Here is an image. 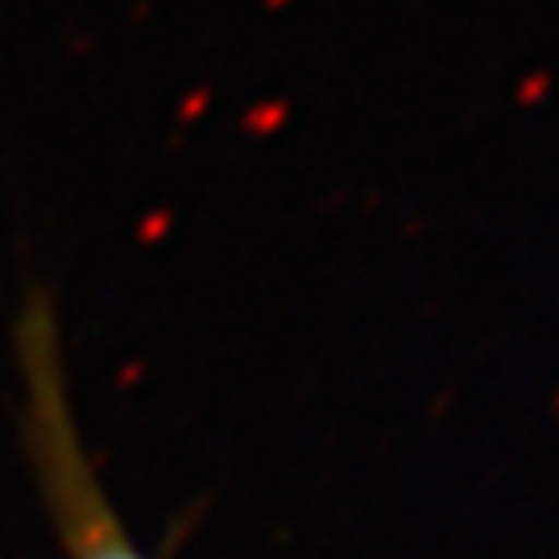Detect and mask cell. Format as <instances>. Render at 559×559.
Segmentation results:
<instances>
[{
	"mask_svg": "<svg viewBox=\"0 0 559 559\" xmlns=\"http://www.w3.org/2000/svg\"><path fill=\"white\" fill-rule=\"evenodd\" d=\"M25 357V423H29V452L38 464L46 506L55 514L67 559H145L129 531L120 526L112 501L96 480V468L83 452L80 427L67 402L59 348L50 316L34 307L21 332Z\"/></svg>",
	"mask_w": 559,
	"mask_h": 559,
	"instance_id": "6da1fadb",
	"label": "cell"
}]
</instances>
